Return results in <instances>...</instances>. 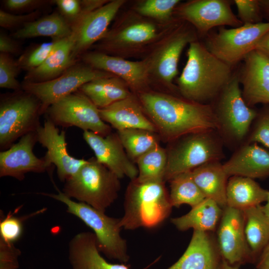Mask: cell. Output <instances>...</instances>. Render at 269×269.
<instances>
[{
	"mask_svg": "<svg viewBox=\"0 0 269 269\" xmlns=\"http://www.w3.org/2000/svg\"><path fill=\"white\" fill-rule=\"evenodd\" d=\"M138 98L160 139L165 142H172L189 134L217 130L210 104L147 90L138 93Z\"/></svg>",
	"mask_w": 269,
	"mask_h": 269,
	"instance_id": "6da1fadb",
	"label": "cell"
},
{
	"mask_svg": "<svg viewBox=\"0 0 269 269\" xmlns=\"http://www.w3.org/2000/svg\"><path fill=\"white\" fill-rule=\"evenodd\" d=\"M232 67L212 53L198 40L189 44L187 60L177 80L181 97L210 104L231 79Z\"/></svg>",
	"mask_w": 269,
	"mask_h": 269,
	"instance_id": "7a4b0ae2",
	"label": "cell"
},
{
	"mask_svg": "<svg viewBox=\"0 0 269 269\" xmlns=\"http://www.w3.org/2000/svg\"><path fill=\"white\" fill-rule=\"evenodd\" d=\"M164 181L140 182L132 180L126 191L122 228H152L169 216L172 208Z\"/></svg>",
	"mask_w": 269,
	"mask_h": 269,
	"instance_id": "3957f363",
	"label": "cell"
},
{
	"mask_svg": "<svg viewBox=\"0 0 269 269\" xmlns=\"http://www.w3.org/2000/svg\"><path fill=\"white\" fill-rule=\"evenodd\" d=\"M210 104L217 123L216 131L224 144L235 150L244 144L258 111L245 102L238 75H233Z\"/></svg>",
	"mask_w": 269,
	"mask_h": 269,
	"instance_id": "277c9868",
	"label": "cell"
},
{
	"mask_svg": "<svg viewBox=\"0 0 269 269\" xmlns=\"http://www.w3.org/2000/svg\"><path fill=\"white\" fill-rule=\"evenodd\" d=\"M120 178L96 158L87 162L65 182L62 192L68 197L105 212L117 199Z\"/></svg>",
	"mask_w": 269,
	"mask_h": 269,
	"instance_id": "5b68a950",
	"label": "cell"
},
{
	"mask_svg": "<svg viewBox=\"0 0 269 269\" xmlns=\"http://www.w3.org/2000/svg\"><path fill=\"white\" fill-rule=\"evenodd\" d=\"M64 204L67 212L91 228L96 237L98 249L107 258L122 263L129 260L127 241L122 238L121 218L111 217L89 205L73 200L62 192L41 193Z\"/></svg>",
	"mask_w": 269,
	"mask_h": 269,
	"instance_id": "8992f818",
	"label": "cell"
},
{
	"mask_svg": "<svg viewBox=\"0 0 269 269\" xmlns=\"http://www.w3.org/2000/svg\"><path fill=\"white\" fill-rule=\"evenodd\" d=\"M172 143L167 150L165 182L206 163L221 161L224 156V144L215 130L189 134Z\"/></svg>",
	"mask_w": 269,
	"mask_h": 269,
	"instance_id": "52a82bcc",
	"label": "cell"
},
{
	"mask_svg": "<svg viewBox=\"0 0 269 269\" xmlns=\"http://www.w3.org/2000/svg\"><path fill=\"white\" fill-rule=\"evenodd\" d=\"M44 114L40 101L34 96L17 91L3 96L0 104V148L6 150L18 138L36 132Z\"/></svg>",
	"mask_w": 269,
	"mask_h": 269,
	"instance_id": "ba28073f",
	"label": "cell"
},
{
	"mask_svg": "<svg viewBox=\"0 0 269 269\" xmlns=\"http://www.w3.org/2000/svg\"><path fill=\"white\" fill-rule=\"evenodd\" d=\"M45 114L55 126L76 127L103 136L111 133V126L102 120L99 108L80 90L52 104Z\"/></svg>",
	"mask_w": 269,
	"mask_h": 269,
	"instance_id": "9c48e42d",
	"label": "cell"
},
{
	"mask_svg": "<svg viewBox=\"0 0 269 269\" xmlns=\"http://www.w3.org/2000/svg\"><path fill=\"white\" fill-rule=\"evenodd\" d=\"M269 30V22L243 24L232 28L221 27L207 38L205 46L218 58L233 67L255 47Z\"/></svg>",
	"mask_w": 269,
	"mask_h": 269,
	"instance_id": "30bf717a",
	"label": "cell"
},
{
	"mask_svg": "<svg viewBox=\"0 0 269 269\" xmlns=\"http://www.w3.org/2000/svg\"><path fill=\"white\" fill-rule=\"evenodd\" d=\"M111 75H114L87 64H74L56 78L42 82H24L21 87L22 90L40 101L45 114L52 104L79 90L86 83Z\"/></svg>",
	"mask_w": 269,
	"mask_h": 269,
	"instance_id": "8fae6325",
	"label": "cell"
},
{
	"mask_svg": "<svg viewBox=\"0 0 269 269\" xmlns=\"http://www.w3.org/2000/svg\"><path fill=\"white\" fill-rule=\"evenodd\" d=\"M216 241L222 259L231 265L241 266L254 259L245 236L243 211L223 208Z\"/></svg>",
	"mask_w": 269,
	"mask_h": 269,
	"instance_id": "7c38bea8",
	"label": "cell"
},
{
	"mask_svg": "<svg viewBox=\"0 0 269 269\" xmlns=\"http://www.w3.org/2000/svg\"><path fill=\"white\" fill-rule=\"evenodd\" d=\"M231 2L228 0H193L178 5L175 10L180 18L204 36L217 26L237 27L243 25L233 12Z\"/></svg>",
	"mask_w": 269,
	"mask_h": 269,
	"instance_id": "4fadbf2b",
	"label": "cell"
},
{
	"mask_svg": "<svg viewBox=\"0 0 269 269\" xmlns=\"http://www.w3.org/2000/svg\"><path fill=\"white\" fill-rule=\"evenodd\" d=\"M196 40L195 34L183 26L173 30L147 58L150 76H154L173 91H178L172 82L178 73L181 54L187 44Z\"/></svg>",
	"mask_w": 269,
	"mask_h": 269,
	"instance_id": "5bb4252c",
	"label": "cell"
},
{
	"mask_svg": "<svg viewBox=\"0 0 269 269\" xmlns=\"http://www.w3.org/2000/svg\"><path fill=\"white\" fill-rule=\"evenodd\" d=\"M125 2L123 0L109 1L97 9L81 12L71 25L75 59L106 35L110 22Z\"/></svg>",
	"mask_w": 269,
	"mask_h": 269,
	"instance_id": "9a60e30c",
	"label": "cell"
},
{
	"mask_svg": "<svg viewBox=\"0 0 269 269\" xmlns=\"http://www.w3.org/2000/svg\"><path fill=\"white\" fill-rule=\"evenodd\" d=\"M37 141L36 132L26 134L19 141L0 152V177L9 176L21 181L28 172L43 173L52 164L46 158H38L33 148Z\"/></svg>",
	"mask_w": 269,
	"mask_h": 269,
	"instance_id": "2e32d148",
	"label": "cell"
},
{
	"mask_svg": "<svg viewBox=\"0 0 269 269\" xmlns=\"http://www.w3.org/2000/svg\"><path fill=\"white\" fill-rule=\"evenodd\" d=\"M84 62L93 68L108 72L122 79L137 94L146 91L150 77L147 59L138 61L100 52H90L82 55Z\"/></svg>",
	"mask_w": 269,
	"mask_h": 269,
	"instance_id": "e0dca14e",
	"label": "cell"
},
{
	"mask_svg": "<svg viewBox=\"0 0 269 269\" xmlns=\"http://www.w3.org/2000/svg\"><path fill=\"white\" fill-rule=\"evenodd\" d=\"M83 137L94 151L96 160L114 172L120 179L127 176L131 180L138 175V169L127 154L117 134L103 136L84 131Z\"/></svg>",
	"mask_w": 269,
	"mask_h": 269,
	"instance_id": "ac0fdd59",
	"label": "cell"
},
{
	"mask_svg": "<svg viewBox=\"0 0 269 269\" xmlns=\"http://www.w3.org/2000/svg\"><path fill=\"white\" fill-rule=\"evenodd\" d=\"M56 126L46 118L43 126L36 132L37 141L47 149L44 156L56 167L59 180L65 182L75 175L87 160L76 158L69 153L65 132L59 133Z\"/></svg>",
	"mask_w": 269,
	"mask_h": 269,
	"instance_id": "d6986e66",
	"label": "cell"
},
{
	"mask_svg": "<svg viewBox=\"0 0 269 269\" xmlns=\"http://www.w3.org/2000/svg\"><path fill=\"white\" fill-rule=\"evenodd\" d=\"M243 60L238 76L245 102L251 108L259 104L269 105V58L253 50Z\"/></svg>",
	"mask_w": 269,
	"mask_h": 269,
	"instance_id": "ffe728a7",
	"label": "cell"
},
{
	"mask_svg": "<svg viewBox=\"0 0 269 269\" xmlns=\"http://www.w3.org/2000/svg\"><path fill=\"white\" fill-rule=\"evenodd\" d=\"M223 166L229 177L240 176L254 179L269 177V150L257 143H246L236 149Z\"/></svg>",
	"mask_w": 269,
	"mask_h": 269,
	"instance_id": "44dd1931",
	"label": "cell"
},
{
	"mask_svg": "<svg viewBox=\"0 0 269 269\" xmlns=\"http://www.w3.org/2000/svg\"><path fill=\"white\" fill-rule=\"evenodd\" d=\"M222 260L211 232L193 230L185 252L168 269H218Z\"/></svg>",
	"mask_w": 269,
	"mask_h": 269,
	"instance_id": "7402d4cb",
	"label": "cell"
},
{
	"mask_svg": "<svg viewBox=\"0 0 269 269\" xmlns=\"http://www.w3.org/2000/svg\"><path fill=\"white\" fill-rule=\"evenodd\" d=\"M102 120L117 131L141 129L157 133L156 129L145 113L138 98L133 94L102 109H99Z\"/></svg>",
	"mask_w": 269,
	"mask_h": 269,
	"instance_id": "603a6c76",
	"label": "cell"
},
{
	"mask_svg": "<svg viewBox=\"0 0 269 269\" xmlns=\"http://www.w3.org/2000/svg\"><path fill=\"white\" fill-rule=\"evenodd\" d=\"M100 252L94 233L82 232L75 235L68 246V259L71 269H130L129 266L125 264L107 262ZM154 263L143 269H147Z\"/></svg>",
	"mask_w": 269,
	"mask_h": 269,
	"instance_id": "cb8c5ba5",
	"label": "cell"
},
{
	"mask_svg": "<svg viewBox=\"0 0 269 269\" xmlns=\"http://www.w3.org/2000/svg\"><path fill=\"white\" fill-rule=\"evenodd\" d=\"M155 25L144 20L133 22L113 32L102 39L101 47L107 51L137 48L154 40L157 36Z\"/></svg>",
	"mask_w": 269,
	"mask_h": 269,
	"instance_id": "d4e9b609",
	"label": "cell"
},
{
	"mask_svg": "<svg viewBox=\"0 0 269 269\" xmlns=\"http://www.w3.org/2000/svg\"><path fill=\"white\" fill-rule=\"evenodd\" d=\"M71 35L60 39L49 56L38 67L28 71L25 82H42L56 78L74 65Z\"/></svg>",
	"mask_w": 269,
	"mask_h": 269,
	"instance_id": "484cf974",
	"label": "cell"
},
{
	"mask_svg": "<svg viewBox=\"0 0 269 269\" xmlns=\"http://www.w3.org/2000/svg\"><path fill=\"white\" fill-rule=\"evenodd\" d=\"M193 178L206 198L222 208L226 206V188L229 177L221 161L206 163L191 171Z\"/></svg>",
	"mask_w": 269,
	"mask_h": 269,
	"instance_id": "4316f807",
	"label": "cell"
},
{
	"mask_svg": "<svg viewBox=\"0 0 269 269\" xmlns=\"http://www.w3.org/2000/svg\"><path fill=\"white\" fill-rule=\"evenodd\" d=\"M269 191L254 179L240 176L229 177L226 188V206L244 211L266 202Z\"/></svg>",
	"mask_w": 269,
	"mask_h": 269,
	"instance_id": "83f0119b",
	"label": "cell"
},
{
	"mask_svg": "<svg viewBox=\"0 0 269 269\" xmlns=\"http://www.w3.org/2000/svg\"><path fill=\"white\" fill-rule=\"evenodd\" d=\"M223 209L214 200L205 198L187 214L172 218L171 222L181 231L192 228L195 231L213 232L217 228Z\"/></svg>",
	"mask_w": 269,
	"mask_h": 269,
	"instance_id": "f1b7e54d",
	"label": "cell"
},
{
	"mask_svg": "<svg viewBox=\"0 0 269 269\" xmlns=\"http://www.w3.org/2000/svg\"><path fill=\"white\" fill-rule=\"evenodd\" d=\"M99 109L105 108L131 95L122 79L111 75L94 79L79 89Z\"/></svg>",
	"mask_w": 269,
	"mask_h": 269,
	"instance_id": "f546056e",
	"label": "cell"
},
{
	"mask_svg": "<svg viewBox=\"0 0 269 269\" xmlns=\"http://www.w3.org/2000/svg\"><path fill=\"white\" fill-rule=\"evenodd\" d=\"M71 33L70 23L61 14L54 13L26 23L13 36L17 39L49 36L58 40L68 37Z\"/></svg>",
	"mask_w": 269,
	"mask_h": 269,
	"instance_id": "4dcf8cb0",
	"label": "cell"
},
{
	"mask_svg": "<svg viewBox=\"0 0 269 269\" xmlns=\"http://www.w3.org/2000/svg\"><path fill=\"white\" fill-rule=\"evenodd\" d=\"M243 212L245 236L254 258L269 242V217L263 210L261 205Z\"/></svg>",
	"mask_w": 269,
	"mask_h": 269,
	"instance_id": "1f68e13d",
	"label": "cell"
},
{
	"mask_svg": "<svg viewBox=\"0 0 269 269\" xmlns=\"http://www.w3.org/2000/svg\"><path fill=\"white\" fill-rule=\"evenodd\" d=\"M168 181L169 200L172 207L188 204L192 208L206 198L195 182L191 171L177 174Z\"/></svg>",
	"mask_w": 269,
	"mask_h": 269,
	"instance_id": "d6a6232c",
	"label": "cell"
},
{
	"mask_svg": "<svg viewBox=\"0 0 269 269\" xmlns=\"http://www.w3.org/2000/svg\"><path fill=\"white\" fill-rule=\"evenodd\" d=\"M127 154L135 162L141 156L159 144L157 133L141 129H128L117 131Z\"/></svg>",
	"mask_w": 269,
	"mask_h": 269,
	"instance_id": "836d02e7",
	"label": "cell"
},
{
	"mask_svg": "<svg viewBox=\"0 0 269 269\" xmlns=\"http://www.w3.org/2000/svg\"><path fill=\"white\" fill-rule=\"evenodd\" d=\"M167 162V150L159 144L156 145L135 162L138 169L136 180L140 182L164 181Z\"/></svg>",
	"mask_w": 269,
	"mask_h": 269,
	"instance_id": "e575fe53",
	"label": "cell"
},
{
	"mask_svg": "<svg viewBox=\"0 0 269 269\" xmlns=\"http://www.w3.org/2000/svg\"><path fill=\"white\" fill-rule=\"evenodd\" d=\"M180 1L179 0H146L139 4L136 10L142 16L166 21L170 19Z\"/></svg>",
	"mask_w": 269,
	"mask_h": 269,
	"instance_id": "d590c367",
	"label": "cell"
},
{
	"mask_svg": "<svg viewBox=\"0 0 269 269\" xmlns=\"http://www.w3.org/2000/svg\"><path fill=\"white\" fill-rule=\"evenodd\" d=\"M260 143L269 149V105L258 111L246 143Z\"/></svg>",
	"mask_w": 269,
	"mask_h": 269,
	"instance_id": "8d00e7d4",
	"label": "cell"
},
{
	"mask_svg": "<svg viewBox=\"0 0 269 269\" xmlns=\"http://www.w3.org/2000/svg\"><path fill=\"white\" fill-rule=\"evenodd\" d=\"M60 40L42 43L21 55L17 62L19 68L26 70L28 72L39 66L49 56Z\"/></svg>",
	"mask_w": 269,
	"mask_h": 269,
	"instance_id": "74e56055",
	"label": "cell"
},
{
	"mask_svg": "<svg viewBox=\"0 0 269 269\" xmlns=\"http://www.w3.org/2000/svg\"><path fill=\"white\" fill-rule=\"evenodd\" d=\"M19 66L9 54H0V87L15 91L22 90L16 78L18 74Z\"/></svg>",
	"mask_w": 269,
	"mask_h": 269,
	"instance_id": "f35d334b",
	"label": "cell"
},
{
	"mask_svg": "<svg viewBox=\"0 0 269 269\" xmlns=\"http://www.w3.org/2000/svg\"><path fill=\"white\" fill-rule=\"evenodd\" d=\"M238 17L243 24L261 22V7L258 0H235Z\"/></svg>",
	"mask_w": 269,
	"mask_h": 269,
	"instance_id": "ab89813d",
	"label": "cell"
},
{
	"mask_svg": "<svg viewBox=\"0 0 269 269\" xmlns=\"http://www.w3.org/2000/svg\"><path fill=\"white\" fill-rule=\"evenodd\" d=\"M22 232L21 219L13 216L10 213L0 222V239L4 241L13 243L20 237Z\"/></svg>",
	"mask_w": 269,
	"mask_h": 269,
	"instance_id": "60d3db41",
	"label": "cell"
},
{
	"mask_svg": "<svg viewBox=\"0 0 269 269\" xmlns=\"http://www.w3.org/2000/svg\"><path fill=\"white\" fill-rule=\"evenodd\" d=\"M21 251L13 243L0 239V269H18Z\"/></svg>",
	"mask_w": 269,
	"mask_h": 269,
	"instance_id": "b9f144b4",
	"label": "cell"
},
{
	"mask_svg": "<svg viewBox=\"0 0 269 269\" xmlns=\"http://www.w3.org/2000/svg\"><path fill=\"white\" fill-rule=\"evenodd\" d=\"M53 1L58 6L61 14L68 21H72L71 25L79 17L81 12L80 0H56Z\"/></svg>",
	"mask_w": 269,
	"mask_h": 269,
	"instance_id": "7bdbcfd3",
	"label": "cell"
},
{
	"mask_svg": "<svg viewBox=\"0 0 269 269\" xmlns=\"http://www.w3.org/2000/svg\"><path fill=\"white\" fill-rule=\"evenodd\" d=\"M37 15L36 12L24 15H17L6 12L2 9L0 10V25L5 28H13L16 26L31 21Z\"/></svg>",
	"mask_w": 269,
	"mask_h": 269,
	"instance_id": "ee69618b",
	"label": "cell"
},
{
	"mask_svg": "<svg viewBox=\"0 0 269 269\" xmlns=\"http://www.w3.org/2000/svg\"><path fill=\"white\" fill-rule=\"evenodd\" d=\"M44 2L43 0H6L5 6L12 11H19L38 7Z\"/></svg>",
	"mask_w": 269,
	"mask_h": 269,
	"instance_id": "f6af8a7d",
	"label": "cell"
},
{
	"mask_svg": "<svg viewBox=\"0 0 269 269\" xmlns=\"http://www.w3.org/2000/svg\"><path fill=\"white\" fill-rule=\"evenodd\" d=\"M18 50V45L11 38L4 33L0 34V51L1 53L9 54Z\"/></svg>",
	"mask_w": 269,
	"mask_h": 269,
	"instance_id": "bcb514c9",
	"label": "cell"
},
{
	"mask_svg": "<svg viewBox=\"0 0 269 269\" xmlns=\"http://www.w3.org/2000/svg\"><path fill=\"white\" fill-rule=\"evenodd\" d=\"M107 1L101 0H80L81 12H89L97 9L107 3Z\"/></svg>",
	"mask_w": 269,
	"mask_h": 269,
	"instance_id": "7dc6e473",
	"label": "cell"
},
{
	"mask_svg": "<svg viewBox=\"0 0 269 269\" xmlns=\"http://www.w3.org/2000/svg\"><path fill=\"white\" fill-rule=\"evenodd\" d=\"M254 50L269 58V30L259 40Z\"/></svg>",
	"mask_w": 269,
	"mask_h": 269,
	"instance_id": "c3c4849f",
	"label": "cell"
},
{
	"mask_svg": "<svg viewBox=\"0 0 269 269\" xmlns=\"http://www.w3.org/2000/svg\"><path fill=\"white\" fill-rule=\"evenodd\" d=\"M261 253L256 268L257 269H269V242Z\"/></svg>",
	"mask_w": 269,
	"mask_h": 269,
	"instance_id": "681fc988",
	"label": "cell"
},
{
	"mask_svg": "<svg viewBox=\"0 0 269 269\" xmlns=\"http://www.w3.org/2000/svg\"><path fill=\"white\" fill-rule=\"evenodd\" d=\"M240 266L232 265L222 259L218 269H239Z\"/></svg>",
	"mask_w": 269,
	"mask_h": 269,
	"instance_id": "f907efd6",
	"label": "cell"
},
{
	"mask_svg": "<svg viewBox=\"0 0 269 269\" xmlns=\"http://www.w3.org/2000/svg\"><path fill=\"white\" fill-rule=\"evenodd\" d=\"M261 8L269 14V0H259Z\"/></svg>",
	"mask_w": 269,
	"mask_h": 269,
	"instance_id": "816d5d0a",
	"label": "cell"
},
{
	"mask_svg": "<svg viewBox=\"0 0 269 269\" xmlns=\"http://www.w3.org/2000/svg\"><path fill=\"white\" fill-rule=\"evenodd\" d=\"M266 204L262 206V208L265 214L269 217V195Z\"/></svg>",
	"mask_w": 269,
	"mask_h": 269,
	"instance_id": "f5cc1de1",
	"label": "cell"
}]
</instances>
